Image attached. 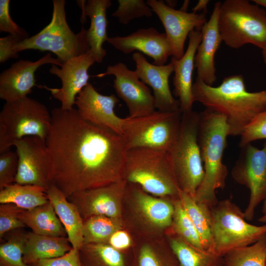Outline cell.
Here are the masks:
<instances>
[{
    "label": "cell",
    "mask_w": 266,
    "mask_h": 266,
    "mask_svg": "<svg viewBox=\"0 0 266 266\" xmlns=\"http://www.w3.org/2000/svg\"><path fill=\"white\" fill-rule=\"evenodd\" d=\"M189 1L185 0L184 2L183 5H182L181 8L180 9L183 11H187V9L189 5Z\"/></svg>",
    "instance_id": "obj_48"
},
{
    "label": "cell",
    "mask_w": 266,
    "mask_h": 266,
    "mask_svg": "<svg viewBox=\"0 0 266 266\" xmlns=\"http://www.w3.org/2000/svg\"><path fill=\"white\" fill-rule=\"evenodd\" d=\"M262 56L264 62L266 65V46L262 49Z\"/></svg>",
    "instance_id": "obj_49"
},
{
    "label": "cell",
    "mask_w": 266,
    "mask_h": 266,
    "mask_svg": "<svg viewBox=\"0 0 266 266\" xmlns=\"http://www.w3.org/2000/svg\"><path fill=\"white\" fill-rule=\"evenodd\" d=\"M18 218L35 233L67 237L66 231L49 200L47 203L34 208L23 209L19 214Z\"/></svg>",
    "instance_id": "obj_28"
},
{
    "label": "cell",
    "mask_w": 266,
    "mask_h": 266,
    "mask_svg": "<svg viewBox=\"0 0 266 266\" xmlns=\"http://www.w3.org/2000/svg\"><path fill=\"white\" fill-rule=\"evenodd\" d=\"M23 209L14 203L0 205V238L8 232L21 229L26 226L19 220V214Z\"/></svg>",
    "instance_id": "obj_40"
},
{
    "label": "cell",
    "mask_w": 266,
    "mask_h": 266,
    "mask_svg": "<svg viewBox=\"0 0 266 266\" xmlns=\"http://www.w3.org/2000/svg\"><path fill=\"white\" fill-rule=\"evenodd\" d=\"M123 179L145 192L165 198H179L180 190L168 152L146 147L127 150Z\"/></svg>",
    "instance_id": "obj_5"
},
{
    "label": "cell",
    "mask_w": 266,
    "mask_h": 266,
    "mask_svg": "<svg viewBox=\"0 0 266 266\" xmlns=\"http://www.w3.org/2000/svg\"><path fill=\"white\" fill-rule=\"evenodd\" d=\"M174 199L156 197L127 183L123 200L125 228L144 240L165 237L172 224Z\"/></svg>",
    "instance_id": "obj_4"
},
{
    "label": "cell",
    "mask_w": 266,
    "mask_h": 266,
    "mask_svg": "<svg viewBox=\"0 0 266 266\" xmlns=\"http://www.w3.org/2000/svg\"><path fill=\"white\" fill-rule=\"evenodd\" d=\"M199 113H182L178 137L168 152L180 190L195 197L204 175L198 143Z\"/></svg>",
    "instance_id": "obj_8"
},
{
    "label": "cell",
    "mask_w": 266,
    "mask_h": 266,
    "mask_svg": "<svg viewBox=\"0 0 266 266\" xmlns=\"http://www.w3.org/2000/svg\"><path fill=\"white\" fill-rule=\"evenodd\" d=\"M46 195L63 225L72 248L79 250L83 245L84 220L76 205L69 201L64 194L51 184Z\"/></svg>",
    "instance_id": "obj_25"
},
{
    "label": "cell",
    "mask_w": 266,
    "mask_h": 266,
    "mask_svg": "<svg viewBox=\"0 0 266 266\" xmlns=\"http://www.w3.org/2000/svg\"><path fill=\"white\" fill-rule=\"evenodd\" d=\"M62 62L47 53L33 62L20 60L0 74V98L6 102L16 101L27 97L34 86H38L35 72L41 66L51 64L61 66Z\"/></svg>",
    "instance_id": "obj_18"
},
{
    "label": "cell",
    "mask_w": 266,
    "mask_h": 266,
    "mask_svg": "<svg viewBox=\"0 0 266 266\" xmlns=\"http://www.w3.org/2000/svg\"><path fill=\"white\" fill-rule=\"evenodd\" d=\"M133 247L129 266H180L166 236L155 240H144Z\"/></svg>",
    "instance_id": "obj_26"
},
{
    "label": "cell",
    "mask_w": 266,
    "mask_h": 266,
    "mask_svg": "<svg viewBox=\"0 0 266 266\" xmlns=\"http://www.w3.org/2000/svg\"><path fill=\"white\" fill-rule=\"evenodd\" d=\"M79 251L82 266H129V257L108 244H84Z\"/></svg>",
    "instance_id": "obj_32"
},
{
    "label": "cell",
    "mask_w": 266,
    "mask_h": 266,
    "mask_svg": "<svg viewBox=\"0 0 266 266\" xmlns=\"http://www.w3.org/2000/svg\"><path fill=\"white\" fill-rule=\"evenodd\" d=\"M16 229L0 245V266H30L23 261V252L27 233Z\"/></svg>",
    "instance_id": "obj_36"
},
{
    "label": "cell",
    "mask_w": 266,
    "mask_h": 266,
    "mask_svg": "<svg viewBox=\"0 0 266 266\" xmlns=\"http://www.w3.org/2000/svg\"><path fill=\"white\" fill-rule=\"evenodd\" d=\"M117 9L112 16L118 19L121 24H128L131 21L143 17L150 18L153 15L151 7L143 0H118Z\"/></svg>",
    "instance_id": "obj_37"
},
{
    "label": "cell",
    "mask_w": 266,
    "mask_h": 266,
    "mask_svg": "<svg viewBox=\"0 0 266 266\" xmlns=\"http://www.w3.org/2000/svg\"><path fill=\"white\" fill-rule=\"evenodd\" d=\"M201 31L195 30L189 35L188 47L183 56L179 59L171 57L174 67L173 94L178 98L182 113L192 110L194 102L193 97L192 76L195 67V57L201 40Z\"/></svg>",
    "instance_id": "obj_22"
},
{
    "label": "cell",
    "mask_w": 266,
    "mask_h": 266,
    "mask_svg": "<svg viewBox=\"0 0 266 266\" xmlns=\"http://www.w3.org/2000/svg\"></svg>",
    "instance_id": "obj_50"
},
{
    "label": "cell",
    "mask_w": 266,
    "mask_h": 266,
    "mask_svg": "<svg viewBox=\"0 0 266 266\" xmlns=\"http://www.w3.org/2000/svg\"><path fill=\"white\" fill-rule=\"evenodd\" d=\"M259 221L264 225H266V200L263 202L262 207V215L259 219Z\"/></svg>",
    "instance_id": "obj_46"
},
{
    "label": "cell",
    "mask_w": 266,
    "mask_h": 266,
    "mask_svg": "<svg viewBox=\"0 0 266 266\" xmlns=\"http://www.w3.org/2000/svg\"><path fill=\"white\" fill-rule=\"evenodd\" d=\"M112 75L115 79L113 87L119 98L126 103L131 118L141 117L156 110L154 96L150 89L123 63L107 66L104 72L96 77L101 78Z\"/></svg>",
    "instance_id": "obj_14"
},
{
    "label": "cell",
    "mask_w": 266,
    "mask_h": 266,
    "mask_svg": "<svg viewBox=\"0 0 266 266\" xmlns=\"http://www.w3.org/2000/svg\"><path fill=\"white\" fill-rule=\"evenodd\" d=\"M166 237L180 266H224L223 257L191 245L170 229Z\"/></svg>",
    "instance_id": "obj_29"
},
{
    "label": "cell",
    "mask_w": 266,
    "mask_h": 266,
    "mask_svg": "<svg viewBox=\"0 0 266 266\" xmlns=\"http://www.w3.org/2000/svg\"><path fill=\"white\" fill-rule=\"evenodd\" d=\"M218 28L222 41L238 49L252 44L261 49L266 46V11L247 0L221 2Z\"/></svg>",
    "instance_id": "obj_6"
},
{
    "label": "cell",
    "mask_w": 266,
    "mask_h": 266,
    "mask_svg": "<svg viewBox=\"0 0 266 266\" xmlns=\"http://www.w3.org/2000/svg\"><path fill=\"white\" fill-rule=\"evenodd\" d=\"M220 1L215 3L213 12L201 30V40L195 57L197 77L212 86L217 80L214 64L215 55L222 41L218 28Z\"/></svg>",
    "instance_id": "obj_23"
},
{
    "label": "cell",
    "mask_w": 266,
    "mask_h": 266,
    "mask_svg": "<svg viewBox=\"0 0 266 266\" xmlns=\"http://www.w3.org/2000/svg\"><path fill=\"white\" fill-rule=\"evenodd\" d=\"M30 266H82L78 249L72 248L65 255L53 258L40 260Z\"/></svg>",
    "instance_id": "obj_42"
},
{
    "label": "cell",
    "mask_w": 266,
    "mask_h": 266,
    "mask_svg": "<svg viewBox=\"0 0 266 266\" xmlns=\"http://www.w3.org/2000/svg\"><path fill=\"white\" fill-rule=\"evenodd\" d=\"M125 229L119 230L114 233L107 243L114 248L123 252L134 247L132 236L129 231Z\"/></svg>",
    "instance_id": "obj_44"
},
{
    "label": "cell",
    "mask_w": 266,
    "mask_h": 266,
    "mask_svg": "<svg viewBox=\"0 0 266 266\" xmlns=\"http://www.w3.org/2000/svg\"><path fill=\"white\" fill-rule=\"evenodd\" d=\"M118 102L115 95H103L89 83L77 96L75 105L84 120L122 135L123 118L118 116L114 111Z\"/></svg>",
    "instance_id": "obj_19"
},
{
    "label": "cell",
    "mask_w": 266,
    "mask_h": 266,
    "mask_svg": "<svg viewBox=\"0 0 266 266\" xmlns=\"http://www.w3.org/2000/svg\"><path fill=\"white\" fill-rule=\"evenodd\" d=\"M77 1L82 9V18L88 16L90 26L86 30V38L90 51L94 56L96 62L100 63L106 55L102 45L107 41L108 21L106 11L111 5L110 0H88Z\"/></svg>",
    "instance_id": "obj_24"
},
{
    "label": "cell",
    "mask_w": 266,
    "mask_h": 266,
    "mask_svg": "<svg viewBox=\"0 0 266 266\" xmlns=\"http://www.w3.org/2000/svg\"><path fill=\"white\" fill-rule=\"evenodd\" d=\"M210 213L213 252L220 256L251 245L266 234V225L248 223L244 212L229 199L218 201Z\"/></svg>",
    "instance_id": "obj_10"
},
{
    "label": "cell",
    "mask_w": 266,
    "mask_h": 266,
    "mask_svg": "<svg viewBox=\"0 0 266 266\" xmlns=\"http://www.w3.org/2000/svg\"><path fill=\"white\" fill-rule=\"evenodd\" d=\"M46 139L52 169L50 185L68 198L81 191L123 179V136L83 119L77 109L55 108Z\"/></svg>",
    "instance_id": "obj_1"
},
{
    "label": "cell",
    "mask_w": 266,
    "mask_h": 266,
    "mask_svg": "<svg viewBox=\"0 0 266 266\" xmlns=\"http://www.w3.org/2000/svg\"><path fill=\"white\" fill-rule=\"evenodd\" d=\"M22 40L19 38L9 34L0 38V63H3L10 59L19 57L16 46Z\"/></svg>",
    "instance_id": "obj_43"
},
{
    "label": "cell",
    "mask_w": 266,
    "mask_h": 266,
    "mask_svg": "<svg viewBox=\"0 0 266 266\" xmlns=\"http://www.w3.org/2000/svg\"><path fill=\"white\" fill-rule=\"evenodd\" d=\"M200 235L204 249L213 252L210 208L197 201L194 197L180 190L179 197Z\"/></svg>",
    "instance_id": "obj_31"
},
{
    "label": "cell",
    "mask_w": 266,
    "mask_h": 266,
    "mask_svg": "<svg viewBox=\"0 0 266 266\" xmlns=\"http://www.w3.org/2000/svg\"><path fill=\"white\" fill-rule=\"evenodd\" d=\"M224 266H266V234L254 243L223 256Z\"/></svg>",
    "instance_id": "obj_34"
},
{
    "label": "cell",
    "mask_w": 266,
    "mask_h": 266,
    "mask_svg": "<svg viewBox=\"0 0 266 266\" xmlns=\"http://www.w3.org/2000/svg\"><path fill=\"white\" fill-rule=\"evenodd\" d=\"M18 167L16 152L9 150L0 155V190L15 183Z\"/></svg>",
    "instance_id": "obj_38"
},
{
    "label": "cell",
    "mask_w": 266,
    "mask_h": 266,
    "mask_svg": "<svg viewBox=\"0 0 266 266\" xmlns=\"http://www.w3.org/2000/svg\"><path fill=\"white\" fill-rule=\"evenodd\" d=\"M209 0H200L196 5L193 8V12L197 13L198 12L202 11L203 13H205L207 9V6Z\"/></svg>",
    "instance_id": "obj_45"
},
{
    "label": "cell",
    "mask_w": 266,
    "mask_h": 266,
    "mask_svg": "<svg viewBox=\"0 0 266 266\" xmlns=\"http://www.w3.org/2000/svg\"><path fill=\"white\" fill-rule=\"evenodd\" d=\"M127 183L122 179L105 186L75 192L67 199L76 205L84 221L95 216L123 221V200Z\"/></svg>",
    "instance_id": "obj_15"
},
{
    "label": "cell",
    "mask_w": 266,
    "mask_h": 266,
    "mask_svg": "<svg viewBox=\"0 0 266 266\" xmlns=\"http://www.w3.org/2000/svg\"><path fill=\"white\" fill-rule=\"evenodd\" d=\"M239 146L241 148L259 139H266V108L258 114L241 134Z\"/></svg>",
    "instance_id": "obj_39"
},
{
    "label": "cell",
    "mask_w": 266,
    "mask_h": 266,
    "mask_svg": "<svg viewBox=\"0 0 266 266\" xmlns=\"http://www.w3.org/2000/svg\"><path fill=\"white\" fill-rule=\"evenodd\" d=\"M146 3L163 25L172 48V57L180 59L185 53L184 45L187 36L195 30L201 31L207 22L205 13L176 10L161 0H147Z\"/></svg>",
    "instance_id": "obj_16"
},
{
    "label": "cell",
    "mask_w": 266,
    "mask_h": 266,
    "mask_svg": "<svg viewBox=\"0 0 266 266\" xmlns=\"http://www.w3.org/2000/svg\"><path fill=\"white\" fill-rule=\"evenodd\" d=\"M124 228L123 220L104 216L91 217L83 222V245L89 243L107 244L114 233Z\"/></svg>",
    "instance_id": "obj_33"
},
{
    "label": "cell",
    "mask_w": 266,
    "mask_h": 266,
    "mask_svg": "<svg viewBox=\"0 0 266 266\" xmlns=\"http://www.w3.org/2000/svg\"><path fill=\"white\" fill-rule=\"evenodd\" d=\"M132 59L135 64L134 71L138 77L152 89L157 110H180V102L173 96L169 86V78L174 72L172 64L170 62L163 66L151 64L139 52L133 54Z\"/></svg>",
    "instance_id": "obj_21"
},
{
    "label": "cell",
    "mask_w": 266,
    "mask_h": 266,
    "mask_svg": "<svg viewBox=\"0 0 266 266\" xmlns=\"http://www.w3.org/2000/svg\"><path fill=\"white\" fill-rule=\"evenodd\" d=\"M199 115L198 143L204 175L194 198L211 207L218 202L216 190L225 188L228 174L222 160L230 130L221 114L205 109Z\"/></svg>",
    "instance_id": "obj_3"
},
{
    "label": "cell",
    "mask_w": 266,
    "mask_h": 266,
    "mask_svg": "<svg viewBox=\"0 0 266 266\" xmlns=\"http://www.w3.org/2000/svg\"><path fill=\"white\" fill-rule=\"evenodd\" d=\"M192 93L194 102L226 118L230 135L240 136L252 119L266 108V90L248 92L240 74L225 77L217 87L197 77Z\"/></svg>",
    "instance_id": "obj_2"
},
{
    "label": "cell",
    "mask_w": 266,
    "mask_h": 266,
    "mask_svg": "<svg viewBox=\"0 0 266 266\" xmlns=\"http://www.w3.org/2000/svg\"><path fill=\"white\" fill-rule=\"evenodd\" d=\"M50 22L39 32L25 39L16 46L18 53L33 49L50 51L62 63L86 53L90 48L86 38V30L83 27L75 33L66 21L65 0H53Z\"/></svg>",
    "instance_id": "obj_7"
},
{
    "label": "cell",
    "mask_w": 266,
    "mask_h": 266,
    "mask_svg": "<svg viewBox=\"0 0 266 266\" xmlns=\"http://www.w3.org/2000/svg\"><path fill=\"white\" fill-rule=\"evenodd\" d=\"M173 202L174 210L170 230L191 245L204 250L195 226L179 198H175Z\"/></svg>",
    "instance_id": "obj_35"
},
{
    "label": "cell",
    "mask_w": 266,
    "mask_h": 266,
    "mask_svg": "<svg viewBox=\"0 0 266 266\" xmlns=\"http://www.w3.org/2000/svg\"><path fill=\"white\" fill-rule=\"evenodd\" d=\"M95 62V58L90 50L63 62L60 68L52 65L49 71L61 79L62 87L60 88H50L46 86L39 87L50 91L53 97L61 102V108L71 110L75 104L78 94L89 83L90 76L88 71Z\"/></svg>",
    "instance_id": "obj_17"
},
{
    "label": "cell",
    "mask_w": 266,
    "mask_h": 266,
    "mask_svg": "<svg viewBox=\"0 0 266 266\" xmlns=\"http://www.w3.org/2000/svg\"><path fill=\"white\" fill-rule=\"evenodd\" d=\"M9 0H0V32L8 33L23 41L29 37V34L12 19L9 13Z\"/></svg>",
    "instance_id": "obj_41"
},
{
    "label": "cell",
    "mask_w": 266,
    "mask_h": 266,
    "mask_svg": "<svg viewBox=\"0 0 266 266\" xmlns=\"http://www.w3.org/2000/svg\"><path fill=\"white\" fill-rule=\"evenodd\" d=\"M46 190L40 186L14 183L0 190V203H11L24 210L31 209L49 201Z\"/></svg>",
    "instance_id": "obj_30"
},
{
    "label": "cell",
    "mask_w": 266,
    "mask_h": 266,
    "mask_svg": "<svg viewBox=\"0 0 266 266\" xmlns=\"http://www.w3.org/2000/svg\"><path fill=\"white\" fill-rule=\"evenodd\" d=\"M13 146L18 157L15 183L47 189L50 185L52 162L46 140L38 136H27L16 141Z\"/></svg>",
    "instance_id": "obj_13"
},
{
    "label": "cell",
    "mask_w": 266,
    "mask_h": 266,
    "mask_svg": "<svg viewBox=\"0 0 266 266\" xmlns=\"http://www.w3.org/2000/svg\"><path fill=\"white\" fill-rule=\"evenodd\" d=\"M72 248L67 237H54L29 232L24 245L23 261L30 265L40 260L62 256Z\"/></svg>",
    "instance_id": "obj_27"
},
{
    "label": "cell",
    "mask_w": 266,
    "mask_h": 266,
    "mask_svg": "<svg viewBox=\"0 0 266 266\" xmlns=\"http://www.w3.org/2000/svg\"><path fill=\"white\" fill-rule=\"evenodd\" d=\"M182 112L155 110L147 115L123 119L127 150L146 147L169 152L179 133Z\"/></svg>",
    "instance_id": "obj_11"
},
{
    "label": "cell",
    "mask_w": 266,
    "mask_h": 266,
    "mask_svg": "<svg viewBox=\"0 0 266 266\" xmlns=\"http://www.w3.org/2000/svg\"><path fill=\"white\" fill-rule=\"evenodd\" d=\"M233 179L250 191L245 218L252 220L259 204L266 200V142L262 148L251 143L241 148L239 157L231 170Z\"/></svg>",
    "instance_id": "obj_12"
},
{
    "label": "cell",
    "mask_w": 266,
    "mask_h": 266,
    "mask_svg": "<svg viewBox=\"0 0 266 266\" xmlns=\"http://www.w3.org/2000/svg\"><path fill=\"white\" fill-rule=\"evenodd\" d=\"M107 42L116 49L128 54L136 50L153 59V64L165 65L172 50L165 33L154 28L139 29L124 36L108 37Z\"/></svg>",
    "instance_id": "obj_20"
},
{
    "label": "cell",
    "mask_w": 266,
    "mask_h": 266,
    "mask_svg": "<svg viewBox=\"0 0 266 266\" xmlns=\"http://www.w3.org/2000/svg\"><path fill=\"white\" fill-rule=\"evenodd\" d=\"M257 5H262L266 8V0H253Z\"/></svg>",
    "instance_id": "obj_47"
},
{
    "label": "cell",
    "mask_w": 266,
    "mask_h": 266,
    "mask_svg": "<svg viewBox=\"0 0 266 266\" xmlns=\"http://www.w3.org/2000/svg\"><path fill=\"white\" fill-rule=\"evenodd\" d=\"M51 122L46 106L28 97L6 102L0 112V153L27 136L46 140Z\"/></svg>",
    "instance_id": "obj_9"
}]
</instances>
